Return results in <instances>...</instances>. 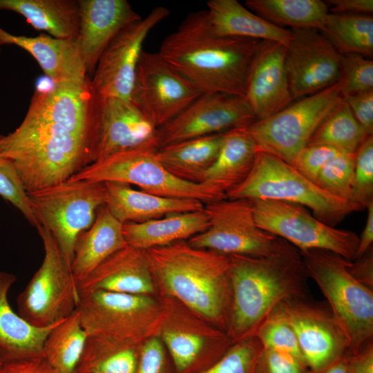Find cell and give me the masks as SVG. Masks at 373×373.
<instances>
[{
    "label": "cell",
    "mask_w": 373,
    "mask_h": 373,
    "mask_svg": "<svg viewBox=\"0 0 373 373\" xmlns=\"http://www.w3.org/2000/svg\"><path fill=\"white\" fill-rule=\"evenodd\" d=\"M260 41L214 35L203 10L189 14L164 39L158 52L202 93L245 97L249 68Z\"/></svg>",
    "instance_id": "obj_1"
},
{
    "label": "cell",
    "mask_w": 373,
    "mask_h": 373,
    "mask_svg": "<svg viewBox=\"0 0 373 373\" xmlns=\"http://www.w3.org/2000/svg\"><path fill=\"white\" fill-rule=\"evenodd\" d=\"M232 305L229 329L238 341L253 334L279 303L305 296L307 274L299 250L280 238L264 257L229 256Z\"/></svg>",
    "instance_id": "obj_2"
},
{
    "label": "cell",
    "mask_w": 373,
    "mask_h": 373,
    "mask_svg": "<svg viewBox=\"0 0 373 373\" xmlns=\"http://www.w3.org/2000/svg\"><path fill=\"white\" fill-rule=\"evenodd\" d=\"M144 251L152 274L169 294L205 318L229 327V256L194 248L185 240Z\"/></svg>",
    "instance_id": "obj_3"
},
{
    "label": "cell",
    "mask_w": 373,
    "mask_h": 373,
    "mask_svg": "<svg viewBox=\"0 0 373 373\" xmlns=\"http://www.w3.org/2000/svg\"><path fill=\"white\" fill-rule=\"evenodd\" d=\"M0 158L12 163L27 193L66 181L93 162L91 148L81 137L50 124L24 121L0 135Z\"/></svg>",
    "instance_id": "obj_4"
},
{
    "label": "cell",
    "mask_w": 373,
    "mask_h": 373,
    "mask_svg": "<svg viewBox=\"0 0 373 373\" xmlns=\"http://www.w3.org/2000/svg\"><path fill=\"white\" fill-rule=\"evenodd\" d=\"M228 199L276 200L299 204L312 209L314 216L334 227L352 213L364 208L334 196L300 173L292 165L258 151L246 179L227 195Z\"/></svg>",
    "instance_id": "obj_5"
},
{
    "label": "cell",
    "mask_w": 373,
    "mask_h": 373,
    "mask_svg": "<svg viewBox=\"0 0 373 373\" xmlns=\"http://www.w3.org/2000/svg\"><path fill=\"white\" fill-rule=\"evenodd\" d=\"M300 253L307 276L318 286L348 339L350 353H356L372 341V289L350 274L352 261L323 249Z\"/></svg>",
    "instance_id": "obj_6"
},
{
    "label": "cell",
    "mask_w": 373,
    "mask_h": 373,
    "mask_svg": "<svg viewBox=\"0 0 373 373\" xmlns=\"http://www.w3.org/2000/svg\"><path fill=\"white\" fill-rule=\"evenodd\" d=\"M27 193L39 224L51 233L71 267L77 238L90 227L98 209L105 205V184L69 179Z\"/></svg>",
    "instance_id": "obj_7"
},
{
    "label": "cell",
    "mask_w": 373,
    "mask_h": 373,
    "mask_svg": "<svg viewBox=\"0 0 373 373\" xmlns=\"http://www.w3.org/2000/svg\"><path fill=\"white\" fill-rule=\"evenodd\" d=\"M343 82L299 99L279 112L246 127L258 151L294 166L319 126L343 98Z\"/></svg>",
    "instance_id": "obj_8"
},
{
    "label": "cell",
    "mask_w": 373,
    "mask_h": 373,
    "mask_svg": "<svg viewBox=\"0 0 373 373\" xmlns=\"http://www.w3.org/2000/svg\"><path fill=\"white\" fill-rule=\"evenodd\" d=\"M155 153L132 151L115 154L93 162L70 179L123 182L153 195L195 199L204 204L227 199L208 184L190 182L175 177L159 162Z\"/></svg>",
    "instance_id": "obj_9"
},
{
    "label": "cell",
    "mask_w": 373,
    "mask_h": 373,
    "mask_svg": "<svg viewBox=\"0 0 373 373\" xmlns=\"http://www.w3.org/2000/svg\"><path fill=\"white\" fill-rule=\"evenodd\" d=\"M44 256L17 297V314L33 326L47 327L68 318L77 308L78 284L54 238L44 227L37 228Z\"/></svg>",
    "instance_id": "obj_10"
},
{
    "label": "cell",
    "mask_w": 373,
    "mask_h": 373,
    "mask_svg": "<svg viewBox=\"0 0 373 373\" xmlns=\"http://www.w3.org/2000/svg\"><path fill=\"white\" fill-rule=\"evenodd\" d=\"M258 227L291 244L299 251L323 249L354 260L359 237L312 216L306 207L276 200L250 199Z\"/></svg>",
    "instance_id": "obj_11"
},
{
    "label": "cell",
    "mask_w": 373,
    "mask_h": 373,
    "mask_svg": "<svg viewBox=\"0 0 373 373\" xmlns=\"http://www.w3.org/2000/svg\"><path fill=\"white\" fill-rule=\"evenodd\" d=\"M209 226L187 243L197 249L230 256H269L276 249L280 238L256 225L250 199H224L204 204Z\"/></svg>",
    "instance_id": "obj_12"
},
{
    "label": "cell",
    "mask_w": 373,
    "mask_h": 373,
    "mask_svg": "<svg viewBox=\"0 0 373 373\" xmlns=\"http://www.w3.org/2000/svg\"><path fill=\"white\" fill-rule=\"evenodd\" d=\"M202 93L158 52L142 51L130 100L157 128L171 120Z\"/></svg>",
    "instance_id": "obj_13"
},
{
    "label": "cell",
    "mask_w": 373,
    "mask_h": 373,
    "mask_svg": "<svg viewBox=\"0 0 373 373\" xmlns=\"http://www.w3.org/2000/svg\"><path fill=\"white\" fill-rule=\"evenodd\" d=\"M257 120L245 97L205 93L157 128L160 149L182 141L247 127Z\"/></svg>",
    "instance_id": "obj_14"
},
{
    "label": "cell",
    "mask_w": 373,
    "mask_h": 373,
    "mask_svg": "<svg viewBox=\"0 0 373 373\" xmlns=\"http://www.w3.org/2000/svg\"><path fill=\"white\" fill-rule=\"evenodd\" d=\"M169 14L166 8L156 7L145 18L128 24L115 36L101 55L91 77L97 95L130 100L144 40Z\"/></svg>",
    "instance_id": "obj_15"
},
{
    "label": "cell",
    "mask_w": 373,
    "mask_h": 373,
    "mask_svg": "<svg viewBox=\"0 0 373 373\" xmlns=\"http://www.w3.org/2000/svg\"><path fill=\"white\" fill-rule=\"evenodd\" d=\"M303 359L312 373H321L350 352V343L331 310L303 298L281 302Z\"/></svg>",
    "instance_id": "obj_16"
},
{
    "label": "cell",
    "mask_w": 373,
    "mask_h": 373,
    "mask_svg": "<svg viewBox=\"0 0 373 373\" xmlns=\"http://www.w3.org/2000/svg\"><path fill=\"white\" fill-rule=\"evenodd\" d=\"M94 105L97 120L94 162L123 152L159 150L157 128L131 100L95 93Z\"/></svg>",
    "instance_id": "obj_17"
},
{
    "label": "cell",
    "mask_w": 373,
    "mask_h": 373,
    "mask_svg": "<svg viewBox=\"0 0 373 373\" xmlns=\"http://www.w3.org/2000/svg\"><path fill=\"white\" fill-rule=\"evenodd\" d=\"M291 30L293 37L286 47L285 68L294 100L338 82L341 54L332 44L318 30Z\"/></svg>",
    "instance_id": "obj_18"
},
{
    "label": "cell",
    "mask_w": 373,
    "mask_h": 373,
    "mask_svg": "<svg viewBox=\"0 0 373 373\" xmlns=\"http://www.w3.org/2000/svg\"><path fill=\"white\" fill-rule=\"evenodd\" d=\"M91 79L86 85L54 84L37 88L23 121L56 126L81 137L90 145L94 162L97 120Z\"/></svg>",
    "instance_id": "obj_19"
},
{
    "label": "cell",
    "mask_w": 373,
    "mask_h": 373,
    "mask_svg": "<svg viewBox=\"0 0 373 373\" xmlns=\"http://www.w3.org/2000/svg\"><path fill=\"white\" fill-rule=\"evenodd\" d=\"M286 47L261 41L251 62L245 98L257 120L279 112L294 101L285 68Z\"/></svg>",
    "instance_id": "obj_20"
},
{
    "label": "cell",
    "mask_w": 373,
    "mask_h": 373,
    "mask_svg": "<svg viewBox=\"0 0 373 373\" xmlns=\"http://www.w3.org/2000/svg\"><path fill=\"white\" fill-rule=\"evenodd\" d=\"M79 40L91 78L104 50L126 26L141 19L126 0H78Z\"/></svg>",
    "instance_id": "obj_21"
},
{
    "label": "cell",
    "mask_w": 373,
    "mask_h": 373,
    "mask_svg": "<svg viewBox=\"0 0 373 373\" xmlns=\"http://www.w3.org/2000/svg\"><path fill=\"white\" fill-rule=\"evenodd\" d=\"M0 45H15L30 53L54 84L86 85L88 75L79 38L57 39L47 35H15L0 27Z\"/></svg>",
    "instance_id": "obj_22"
},
{
    "label": "cell",
    "mask_w": 373,
    "mask_h": 373,
    "mask_svg": "<svg viewBox=\"0 0 373 373\" xmlns=\"http://www.w3.org/2000/svg\"><path fill=\"white\" fill-rule=\"evenodd\" d=\"M144 251L130 246L115 252L78 283L79 292L102 290L146 295L153 291Z\"/></svg>",
    "instance_id": "obj_23"
},
{
    "label": "cell",
    "mask_w": 373,
    "mask_h": 373,
    "mask_svg": "<svg viewBox=\"0 0 373 373\" xmlns=\"http://www.w3.org/2000/svg\"><path fill=\"white\" fill-rule=\"evenodd\" d=\"M106 189L105 205L111 213L122 224L141 223L162 218L173 213L204 209L200 200L189 198H166L136 190L131 185L119 182H104Z\"/></svg>",
    "instance_id": "obj_24"
},
{
    "label": "cell",
    "mask_w": 373,
    "mask_h": 373,
    "mask_svg": "<svg viewBox=\"0 0 373 373\" xmlns=\"http://www.w3.org/2000/svg\"><path fill=\"white\" fill-rule=\"evenodd\" d=\"M207 6L205 23L216 36L271 41L286 46L292 39L291 29L268 22L236 0H210Z\"/></svg>",
    "instance_id": "obj_25"
},
{
    "label": "cell",
    "mask_w": 373,
    "mask_h": 373,
    "mask_svg": "<svg viewBox=\"0 0 373 373\" xmlns=\"http://www.w3.org/2000/svg\"><path fill=\"white\" fill-rule=\"evenodd\" d=\"M17 278L11 273L0 270V360L8 361L44 356V341L55 327H38L32 325L10 305L8 294Z\"/></svg>",
    "instance_id": "obj_26"
},
{
    "label": "cell",
    "mask_w": 373,
    "mask_h": 373,
    "mask_svg": "<svg viewBox=\"0 0 373 373\" xmlns=\"http://www.w3.org/2000/svg\"><path fill=\"white\" fill-rule=\"evenodd\" d=\"M122 227L106 205L98 209L93 224L75 243L71 270L77 284L106 258L128 246Z\"/></svg>",
    "instance_id": "obj_27"
},
{
    "label": "cell",
    "mask_w": 373,
    "mask_h": 373,
    "mask_svg": "<svg viewBox=\"0 0 373 373\" xmlns=\"http://www.w3.org/2000/svg\"><path fill=\"white\" fill-rule=\"evenodd\" d=\"M209 226L204 210L173 213L149 221L123 224L125 240L131 247L145 251L189 240Z\"/></svg>",
    "instance_id": "obj_28"
},
{
    "label": "cell",
    "mask_w": 373,
    "mask_h": 373,
    "mask_svg": "<svg viewBox=\"0 0 373 373\" xmlns=\"http://www.w3.org/2000/svg\"><path fill=\"white\" fill-rule=\"evenodd\" d=\"M256 144L246 127L224 133L218 157L205 174L204 183L227 195L250 173L258 153Z\"/></svg>",
    "instance_id": "obj_29"
},
{
    "label": "cell",
    "mask_w": 373,
    "mask_h": 373,
    "mask_svg": "<svg viewBox=\"0 0 373 373\" xmlns=\"http://www.w3.org/2000/svg\"><path fill=\"white\" fill-rule=\"evenodd\" d=\"M224 133L162 146L155 156L175 177L190 182L204 183L206 173L218 157Z\"/></svg>",
    "instance_id": "obj_30"
},
{
    "label": "cell",
    "mask_w": 373,
    "mask_h": 373,
    "mask_svg": "<svg viewBox=\"0 0 373 373\" xmlns=\"http://www.w3.org/2000/svg\"><path fill=\"white\" fill-rule=\"evenodd\" d=\"M0 10L21 15L35 29L55 38L79 36L78 0H0Z\"/></svg>",
    "instance_id": "obj_31"
},
{
    "label": "cell",
    "mask_w": 373,
    "mask_h": 373,
    "mask_svg": "<svg viewBox=\"0 0 373 373\" xmlns=\"http://www.w3.org/2000/svg\"><path fill=\"white\" fill-rule=\"evenodd\" d=\"M254 13L280 28H312L323 31L328 6L321 0H247Z\"/></svg>",
    "instance_id": "obj_32"
},
{
    "label": "cell",
    "mask_w": 373,
    "mask_h": 373,
    "mask_svg": "<svg viewBox=\"0 0 373 373\" xmlns=\"http://www.w3.org/2000/svg\"><path fill=\"white\" fill-rule=\"evenodd\" d=\"M135 343L88 336L75 371L84 373H136L139 352Z\"/></svg>",
    "instance_id": "obj_33"
},
{
    "label": "cell",
    "mask_w": 373,
    "mask_h": 373,
    "mask_svg": "<svg viewBox=\"0 0 373 373\" xmlns=\"http://www.w3.org/2000/svg\"><path fill=\"white\" fill-rule=\"evenodd\" d=\"M88 335L77 310L50 330L43 345V355L55 373H73Z\"/></svg>",
    "instance_id": "obj_34"
},
{
    "label": "cell",
    "mask_w": 373,
    "mask_h": 373,
    "mask_svg": "<svg viewBox=\"0 0 373 373\" xmlns=\"http://www.w3.org/2000/svg\"><path fill=\"white\" fill-rule=\"evenodd\" d=\"M321 32L341 54L373 55L372 15L329 12Z\"/></svg>",
    "instance_id": "obj_35"
},
{
    "label": "cell",
    "mask_w": 373,
    "mask_h": 373,
    "mask_svg": "<svg viewBox=\"0 0 373 373\" xmlns=\"http://www.w3.org/2000/svg\"><path fill=\"white\" fill-rule=\"evenodd\" d=\"M367 136L342 98L319 126L308 145H328L344 152L355 153Z\"/></svg>",
    "instance_id": "obj_36"
},
{
    "label": "cell",
    "mask_w": 373,
    "mask_h": 373,
    "mask_svg": "<svg viewBox=\"0 0 373 373\" xmlns=\"http://www.w3.org/2000/svg\"><path fill=\"white\" fill-rule=\"evenodd\" d=\"M251 335L258 339L262 347L289 354L304 362L281 303L263 318Z\"/></svg>",
    "instance_id": "obj_37"
},
{
    "label": "cell",
    "mask_w": 373,
    "mask_h": 373,
    "mask_svg": "<svg viewBox=\"0 0 373 373\" xmlns=\"http://www.w3.org/2000/svg\"><path fill=\"white\" fill-rule=\"evenodd\" d=\"M354 164L355 153H341L325 165L315 184L334 196L351 201Z\"/></svg>",
    "instance_id": "obj_38"
},
{
    "label": "cell",
    "mask_w": 373,
    "mask_h": 373,
    "mask_svg": "<svg viewBox=\"0 0 373 373\" xmlns=\"http://www.w3.org/2000/svg\"><path fill=\"white\" fill-rule=\"evenodd\" d=\"M215 363L199 373H254L262 346L254 335L236 341Z\"/></svg>",
    "instance_id": "obj_39"
},
{
    "label": "cell",
    "mask_w": 373,
    "mask_h": 373,
    "mask_svg": "<svg viewBox=\"0 0 373 373\" xmlns=\"http://www.w3.org/2000/svg\"><path fill=\"white\" fill-rule=\"evenodd\" d=\"M351 201L364 209L373 202V136H367L355 152Z\"/></svg>",
    "instance_id": "obj_40"
},
{
    "label": "cell",
    "mask_w": 373,
    "mask_h": 373,
    "mask_svg": "<svg viewBox=\"0 0 373 373\" xmlns=\"http://www.w3.org/2000/svg\"><path fill=\"white\" fill-rule=\"evenodd\" d=\"M343 96L373 90V61L358 54H343L340 62Z\"/></svg>",
    "instance_id": "obj_41"
},
{
    "label": "cell",
    "mask_w": 373,
    "mask_h": 373,
    "mask_svg": "<svg viewBox=\"0 0 373 373\" xmlns=\"http://www.w3.org/2000/svg\"><path fill=\"white\" fill-rule=\"evenodd\" d=\"M162 338L171 356L176 373H186L205 345V340L198 334L175 330L165 331Z\"/></svg>",
    "instance_id": "obj_42"
},
{
    "label": "cell",
    "mask_w": 373,
    "mask_h": 373,
    "mask_svg": "<svg viewBox=\"0 0 373 373\" xmlns=\"http://www.w3.org/2000/svg\"><path fill=\"white\" fill-rule=\"evenodd\" d=\"M0 197L18 209L32 226L36 229L40 226L13 165L3 158H0Z\"/></svg>",
    "instance_id": "obj_43"
},
{
    "label": "cell",
    "mask_w": 373,
    "mask_h": 373,
    "mask_svg": "<svg viewBox=\"0 0 373 373\" xmlns=\"http://www.w3.org/2000/svg\"><path fill=\"white\" fill-rule=\"evenodd\" d=\"M343 152L328 145H308L298 154L293 166L303 176L315 183L325 165Z\"/></svg>",
    "instance_id": "obj_44"
},
{
    "label": "cell",
    "mask_w": 373,
    "mask_h": 373,
    "mask_svg": "<svg viewBox=\"0 0 373 373\" xmlns=\"http://www.w3.org/2000/svg\"><path fill=\"white\" fill-rule=\"evenodd\" d=\"M254 373H312L301 360L285 352L262 347Z\"/></svg>",
    "instance_id": "obj_45"
},
{
    "label": "cell",
    "mask_w": 373,
    "mask_h": 373,
    "mask_svg": "<svg viewBox=\"0 0 373 373\" xmlns=\"http://www.w3.org/2000/svg\"><path fill=\"white\" fill-rule=\"evenodd\" d=\"M354 117L368 135H373V90L343 96Z\"/></svg>",
    "instance_id": "obj_46"
},
{
    "label": "cell",
    "mask_w": 373,
    "mask_h": 373,
    "mask_svg": "<svg viewBox=\"0 0 373 373\" xmlns=\"http://www.w3.org/2000/svg\"><path fill=\"white\" fill-rule=\"evenodd\" d=\"M164 366L162 343L156 338L149 340L139 352L136 373H164Z\"/></svg>",
    "instance_id": "obj_47"
},
{
    "label": "cell",
    "mask_w": 373,
    "mask_h": 373,
    "mask_svg": "<svg viewBox=\"0 0 373 373\" xmlns=\"http://www.w3.org/2000/svg\"><path fill=\"white\" fill-rule=\"evenodd\" d=\"M0 373H55L44 356L3 361Z\"/></svg>",
    "instance_id": "obj_48"
},
{
    "label": "cell",
    "mask_w": 373,
    "mask_h": 373,
    "mask_svg": "<svg viewBox=\"0 0 373 373\" xmlns=\"http://www.w3.org/2000/svg\"><path fill=\"white\" fill-rule=\"evenodd\" d=\"M346 369L347 373H373L372 341L356 353L347 354Z\"/></svg>",
    "instance_id": "obj_49"
},
{
    "label": "cell",
    "mask_w": 373,
    "mask_h": 373,
    "mask_svg": "<svg viewBox=\"0 0 373 373\" xmlns=\"http://www.w3.org/2000/svg\"><path fill=\"white\" fill-rule=\"evenodd\" d=\"M350 274L359 283L373 288V252L372 247L363 255L351 262L348 267Z\"/></svg>",
    "instance_id": "obj_50"
},
{
    "label": "cell",
    "mask_w": 373,
    "mask_h": 373,
    "mask_svg": "<svg viewBox=\"0 0 373 373\" xmlns=\"http://www.w3.org/2000/svg\"><path fill=\"white\" fill-rule=\"evenodd\" d=\"M331 13L372 15V0H329L325 1Z\"/></svg>",
    "instance_id": "obj_51"
},
{
    "label": "cell",
    "mask_w": 373,
    "mask_h": 373,
    "mask_svg": "<svg viewBox=\"0 0 373 373\" xmlns=\"http://www.w3.org/2000/svg\"><path fill=\"white\" fill-rule=\"evenodd\" d=\"M367 218L365 228L359 238V243L354 260L363 255L372 247L373 242V202L367 207Z\"/></svg>",
    "instance_id": "obj_52"
},
{
    "label": "cell",
    "mask_w": 373,
    "mask_h": 373,
    "mask_svg": "<svg viewBox=\"0 0 373 373\" xmlns=\"http://www.w3.org/2000/svg\"><path fill=\"white\" fill-rule=\"evenodd\" d=\"M347 354L321 373H347Z\"/></svg>",
    "instance_id": "obj_53"
},
{
    "label": "cell",
    "mask_w": 373,
    "mask_h": 373,
    "mask_svg": "<svg viewBox=\"0 0 373 373\" xmlns=\"http://www.w3.org/2000/svg\"><path fill=\"white\" fill-rule=\"evenodd\" d=\"M73 373H84V372H77V371H74Z\"/></svg>",
    "instance_id": "obj_54"
},
{
    "label": "cell",
    "mask_w": 373,
    "mask_h": 373,
    "mask_svg": "<svg viewBox=\"0 0 373 373\" xmlns=\"http://www.w3.org/2000/svg\"><path fill=\"white\" fill-rule=\"evenodd\" d=\"M1 46L0 45V51H1Z\"/></svg>",
    "instance_id": "obj_55"
},
{
    "label": "cell",
    "mask_w": 373,
    "mask_h": 373,
    "mask_svg": "<svg viewBox=\"0 0 373 373\" xmlns=\"http://www.w3.org/2000/svg\"><path fill=\"white\" fill-rule=\"evenodd\" d=\"M1 362V361L0 360V363Z\"/></svg>",
    "instance_id": "obj_56"
}]
</instances>
